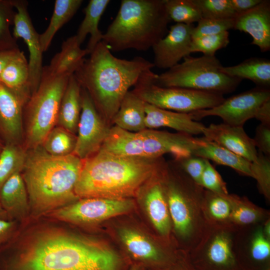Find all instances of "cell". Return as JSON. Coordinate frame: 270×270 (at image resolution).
<instances>
[{"label": "cell", "mask_w": 270, "mask_h": 270, "mask_svg": "<svg viewBox=\"0 0 270 270\" xmlns=\"http://www.w3.org/2000/svg\"><path fill=\"white\" fill-rule=\"evenodd\" d=\"M42 216L20 224L0 250V270H127V262L94 235Z\"/></svg>", "instance_id": "6da1fadb"}, {"label": "cell", "mask_w": 270, "mask_h": 270, "mask_svg": "<svg viewBox=\"0 0 270 270\" xmlns=\"http://www.w3.org/2000/svg\"><path fill=\"white\" fill-rule=\"evenodd\" d=\"M160 158L122 156L99 150L83 160L76 194L79 198H130L148 180L164 174L167 166Z\"/></svg>", "instance_id": "7a4b0ae2"}, {"label": "cell", "mask_w": 270, "mask_h": 270, "mask_svg": "<svg viewBox=\"0 0 270 270\" xmlns=\"http://www.w3.org/2000/svg\"><path fill=\"white\" fill-rule=\"evenodd\" d=\"M154 67L152 62L142 56L130 60L118 58L102 41L74 75L101 116L105 120H112L130 88L142 73Z\"/></svg>", "instance_id": "3957f363"}, {"label": "cell", "mask_w": 270, "mask_h": 270, "mask_svg": "<svg viewBox=\"0 0 270 270\" xmlns=\"http://www.w3.org/2000/svg\"><path fill=\"white\" fill-rule=\"evenodd\" d=\"M82 164L73 154L53 156L41 146L26 150L21 174L28 195L30 218L44 216L79 199L75 186Z\"/></svg>", "instance_id": "277c9868"}, {"label": "cell", "mask_w": 270, "mask_h": 270, "mask_svg": "<svg viewBox=\"0 0 270 270\" xmlns=\"http://www.w3.org/2000/svg\"><path fill=\"white\" fill-rule=\"evenodd\" d=\"M165 0H122L102 42L110 51H146L168 33Z\"/></svg>", "instance_id": "5b68a950"}, {"label": "cell", "mask_w": 270, "mask_h": 270, "mask_svg": "<svg viewBox=\"0 0 270 270\" xmlns=\"http://www.w3.org/2000/svg\"><path fill=\"white\" fill-rule=\"evenodd\" d=\"M178 166L176 174L167 168L162 182L179 249L189 252L200 241L210 224L204 210L205 189Z\"/></svg>", "instance_id": "8992f818"}, {"label": "cell", "mask_w": 270, "mask_h": 270, "mask_svg": "<svg viewBox=\"0 0 270 270\" xmlns=\"http://www.w3.org/2000/svg\"><path fill=\"white\" fill-rule=\"evenodd\" d=\"M196 138L182 133L146 129L130 132L116 126L110 129L100 150L109 154L146 158H157L170 153L175 159L191 154Z\"/></svg>", "instance_id": "52a82bcc"}, {"label": "cell", "mask_w": 270, "mask_h": 270, "mask_svg": "<svg viewBox=\"0 0 270 270\" xmlns=\"http://www.w3.org/2000/svg\"><path fill=\"white\" fill-rule=\"evenodd\" d=\"M70 76L52 75L43 66L39 86L23 108V146L26 150L41 146L56 126L61 100Z\"/></svg>", "instance_id": "ba28073f"}, {"label": "cell", "mask_w": 270, "mask_h": 270, "mask_svg": "<svg viewBox=\"0 0 270 270\" xmlns=\"http://www.w3.org/2000/svg\"><path fill=\"white\" fill-rule=\"evenodd\" d=\"M222 66L215 56H188L182 62L164 72L156 74L154 82L164 87L186 88L223 95L234 91L242 80L222 72Z\"/></svg>", "instance_id": "9c48e42d"}, {"label": "cell", "mask_w": 270, "mask_h": 270, "mask_svg": "<svg viewBox=\"0 0 270 270\" xmlns=\"http://www.w3.org/2000/svg\"><path fill=\"white\" fill-rule=\"evenodd\" d=\"M156 74L152 70L144 72L132 92L145 102L159 108L189 114L215 107L225 99L223 95L214 92L159 86L154 82Z\"/></svg>", "instance_id": "30bf717a"}, {"label": "cell", "mask_w": 270, "mask_h": 270, "mask_svg": "<svg viewBox=\"0 0 270 270\" xmlns=\"http://www.w3.org/2000/svg\"><path fill=\"white\" fill-rule=\"evenodd\" d=\"M238 227L232 224H210L206 234L189 252L196 270H242L234 248Z\"/></svg>", "instance_id": "8fae6325"}, {"label": "cell", "mask_w": 270, "mask_h": 270, "mask_svg": "<svg viewBox=\"0 0 270 270\" xmlns=\"http://www.w3.org/2000/svg\"><path fill=\"white\" fill-rule=\"evenodd\" d=\"M134 206L130 198H79L44 216L85 228L110 218L130 212Z\"/></svg>", "instance_id": "7c38bea8"}, {"label": "cell", "mask_w": 270, "mask_h": 270, "mask_svg": "<svg viewBox=\"0 0 270 270\" xmlns=\"http://www.w3.org/2000/svg\"><path fill=\"white\" fill-rule=\"evenodd\" d=\"M270 100L269 88L256 86L252 89L232 96L212 108L189 113L194 120L208 116L220 118L223 123L243 127L246 122L254 118L259 106Z\"/></svg>", "instance_id": "4fadbf2b"}, {"label": "cell", "mask_w": 270, "mask_h": 270, "mask_svg": "<svg viewBox=\"0 0 270 270\" xmlns=\"http://www.w3.org/2000/svg\"><path fill=\"white\" fill-rule=\"evenodd\" d=\"M110 129L87 91L82 88L81 112L73 154L82 160L94 154L101 148Z\"/></svg>", "instance_id": "5bb4252c"}, {"label": "cell", "mask_w": 270, "mask_h": 270, "mask_svg": "<svg viewBox=\"0 0 270 270\" xmlns=\"http://www.w3.org/2000/svg\"><path fill=\"white\" fill-rule=\"evenodd\" d=\"M264 222L238 228L234 248L242 270H270V240L264 234Z\"/></svg>", "instance_id": "9a60e30c"}, {"label": "cell", "mask_w": 270, "mask_h": 270, "mask_svg": "<svg viewBox=\"0 0 270 270\" xmlns=\"http://www.w3.org/2000/svg\"><path fill=\"white\" fill-rule=\"evenodd\" d=\"M119 236L134 264L148 270H159L169 265L174 260L179 250L166 248L130 228H122Z\"/></svg>", "instance_id": "2e32d148"}, {"label": "cell", "mask_w": 270, "mask_h": 270, "mask_svg": "<svg viewBox=\"0 0 270 270\" xmlns=\"http://www.w3.org/2000/svg\"><path fill=\"white\" fill-rule=\"evenodd\" d=\"M16 10L14 20L13 36L22 38L29 51L28 68L32 94L38 88L42 70V53L38 34L28 12V2L25 0H12Z\"/></svg>", "instance_id": "e0dca14e"}, {"label": "cell", "mask_w": 270, "mask_h": 270, "mask_svg": "<svg viewBox=\"0 0 270 270\" xmlns=\"http://www.w3.org/2000/svg\"><path fill=\"white\" fill-rule=\"evenodd\" d=\"M194 24L176 23L152 48L154 67L169 69L190 56Z\"/></svg>", "instance_id": "ac0fdd59"}, {"label": "cell", "mask_w": 270, "mask_h": 270, "mask_svg": "<svg viewBox=\"0 0 270 270\" xmlns=\"http://www.w3.org/2000/svg\"><path fill=\"white\" fill-rule=\"evenodd\" d=\"M24 106L13 92L0 82V140L4 144L23 146Z\"/></svg>", "instance_id": "d6986e66"}, {"label": "cell", "mask_w": 270, "mask_h": 270, "mask_svg": "<svg viewBox=\"0 0 270 270\" xmlns=\"http://www.w3.org/2000/svg\"><path fill=\"white\" fill-rule=\"evenodd\" d=\"M206 139L224 147L250 162L255 160L258 152L252 138L246 132L243 127L224 123L211 124L205 126L202 134Z\"/></svg>", "instance_id": "ffe728a7"}, {"label": "cell", "mask_w": 270, "mask_h": 270, "mask_svg": "<svg viewBox=\"0 0 270 270\" xmlns=\"http://www.w3.org/2000/svg\"><path fill=\"white\" fill-rule=\"evenodd\" d=\"M233 29L249 34L252 44L262 52L270 50V1L262 0L255 7L234 18Z\"/></svg>", "instance_id": "44dd1931"}, {"label": "cell", "mask_w": 270, "mask_h": 270, "mask_svg": "<svg viewBox=\"0 0 270 270\" xmlns=\"http://www.w3.org/2000/svg\"><path fill=\"white\" fill-rule=\"evenodd\" d=\"M0 204L10 220L22 224L30 219L28 195L21 172L14 174L2 186Z\"/></svg>", "instance_id": "7402d4cb"}, {"label": "cell", "mask_w": 270, "mask_h": 270, "mask_svg": "<svg viewBox=\"0 0 270 270\" xmlns=\"http://www.w3.org/2000/svg\"><path fill=\"white\" fill-rule=\"evenodd\" d=\"M164 174L152 180L144 203L148 216L160 236L171 240L172 224L162 182Z\"/></svg>", "instance_id": "603a6c76"}, {"label": "cell", "mask_w": 270, "mask_h": 270, "mask_svg": "<svg viewBox=\"0 0 270 270\" xmlns=\"http://www.w3.org/2000/svg\"><path fill=\"white\" fill-rule=\"evenodd\" d=\"M146 128L167 127L191 136L202 134L205 126L193 120L189 114L159 108L145 103Z\"/></svg>", "instance_id": "cb8c5ba5"}, {"label": "cell", "mask_w": 270, "mask_h": 270, "mask_svg": "<svg viewBox=\"0 0 270 270\" xmlns=\"http://www.w3.org/2000/svg\"><path fill=\"white\" fill-rule=\"evenodd\" d=\"M191 154L230 167L240 174L252 178L251 162L204 136L197 138Z\"/></svg>", "instance_id": "d4e9b609"}, {"label": "cell", "mask_w": 270, "mask_h": 270, "mask_svg": "<svg viewBox=\"0 0 270 270\" xmlns=\"http://www.w3.org/2000/svg\"><path fill=\"white\" fill-rule=\"evenodd\" d=\"M0 82L13 92L26 104L32 92L28 63L23 52L20 50L8 62L2 72Z\"/></svg>", "instance_id": "484cf974"}, {"label": "cell", "mask_w": 270, "mask_h": 270, "mask_svg": "<svg viewBox=\"0 0 270 270\" xmlns=\"http://www.w3.org/2000/svg\"><path fill=\"white\" fill-rule=\"evenodd\" d=\"M81 90L74 74L71 75L61 100L56 124L75 135L81 112Z\"/></svg>", "instance_id": "4316f807"}, {"label": "cell", "mask_w": 270, "mask_h": 270, "mask_svg": "<svg viewBox=\"0 0 270 270\" xmlns=\"http://www.w3.org/2000/svg\"><path fill=\"white\" fill-rule=\"evenodd\" d=\"M145 102L132 91H128L112 120L115 126L130 132L146 129Z\"/></svg>", "instance_id": "83f0119b"}, {"label": "cell", "mask_w": 270, "mask_h": 270, "mask_svg": "<svg viewBox=\"0 0 270 270\" xmlns=\"http://www.w3.org/2000/svg\"><path fill=\"white\" fill-rule=\"evenodd\" d=\"M87 54H89L86 48H81L74 35L63 42L60 52L54 56L48 66H44L52 75L71 76L82 64Z\"/></svg>", "instance_id": "f1b7e54d"}, {"label": "cell", "mask_w": 270, "mask_h": 270, "mask_svg": "<svg viewBox=\"0 0 270 270\" xmlns=\"http://www.w3.org/2000/svg\"><path fill=\"white\" fill-rule=\"evenodd\" d=\"M110 2V0H90L84 10V17L75 36L78 44L81 45L87 35H90L86 48L89 54L102 41L103 34L98 28V24Z\"/></svg>", "instance_id": "f546056e"}, {"label": "cell", "mask_w": 270, "mask_h": 270, "mask_svg": "<svg viewBox=\"0 0 270 270\" xmlns=\"http://www.w3.org/2000/svg\"><path fill=\"white\" fill-rule=\"evenodd\" d=\"M221 70L232 78L249 80L258 87L268 88L270 86V60L268 58H251L234 66H222Z\"/></svg>", "instance_id": "4dcf8cb0"}, {"label": "cell", "mask_w": 270, "mask_h": 270, "mask_svg": "<svg viewBox=\"0 0 270 270\" xmlns=\"http://www.w3.org/2000/svg\"><path fill=\"white\" fill-rule=\"evenodd\" d=\"M231 206L230 223L242 227L264 222L270 218L269 210L252 203L246 196L227 194Z\"/></svg>", "instance_id": "1f68e13d"}, {"label": "cell", "mask_w": 270, "mask_h": 270, "mask_svg": "<svg viewBox=\"0 0 270 270\" xmlns=\"http://www.w3.org/2000/svg\"><path fill=\"white\" fill-rule=\"evenodd\" d=\"M83 0H56L49 24L46 30L40 34L42 50L46 52L56 32L76 14Z\"/></svg>", "instance_id": "d6a6232c"}, {"label": "cell", "mask_w": 270, "mask_h": 270, "mask_svg": "<svg viewBox=\"0 0 270 270\" xmlns=\"http://www.w3.org/2000/svg\"><path fill=\"white\" fill-rule=\"evenodd\" d=\"M76 140V135L56 126L47 134L41 146L52 156H64L73 154Z\"/></svg>", "instance_id": "836d02e7"}, {"label": "cell", "mask_w": 270, "mask_h": 270, "mask_svg": "<svg viewBox=\"0 0 270 270\" xmlns=\"http://www.w3.org/2000/svg\"><path fill=\"white\" fill-rule=\"evenodd\" d=\"M26 150L22 145L6 144L0 154V190L14 174L24 168Z\"/></svg>", "instance_id": "e575fe53"}, {"label": "cell", "mask_w": 270, "mask_h": 270, "mask_svg": "<svg viewBox=\"0 0 270 270\" xmlns=\"http://www.w3.org/2000/svg\"><path fill=\"white\" fill-rule=\"evenodd\" d=\"M227 194H220L205 189L204 210L209 224H230L231 206Z\"/></svg>", "instance_id": "d590c367"}, {"label": "cell", "mask_w": 270, "mask_h": 270, "mask_svg": "<svg viewBox=\"0 0 270 270\" xmlns=\"http://www.w3.org/2000/svg\"><path fill=\"white\" fill-rule=\"evenodd\" d=\"M165 5L171 21L176 23L192 24L202 18L193 0H165Z\"/></svg>", "instance_id": "8d00e7d4"}, {"label": "cell", "mask_w": 270, "mask_h": 270, "mask_svg": "<svg viewBox=\"0 0 270 270\" xmlns=\"http://www.w3.org/2000/svg\"><path fill=\"white\" fill-rule=\"evenodd\" d=\"M14 10L12 0H0V51L19 48L10 30L16 14Z\"/></svg>", "instance_id": "74e56055"}, {"label": "cell", "mask_w": 270, "mask_h": 270, "mask_svg": "<svg viewBox=\"0 0 270 270\" xmlns=\"http://www.w3.org/2000/svg\"><path fill=\"white\" fill-rule=\"evenodd\" d=\"M252 178L257 182L260 192L266 200H270V157L258 152L255 160L250 163Z\"/></svg>", "instance_id": "f35d334b"}, {"label": "cell", "mask_w": 270, "mask_h": 270, "mask_svg": "<svg viewBox=\"0 0 270 270\" xmlns=\"http://www.w3.org/2000/svg\"><path fill=\"white\" fill-rule=\"evenodd\" d=\"M200 11L202 18H234L237 16L230 0H193Z\"/></svg>", "instance_id": "ab89813d"}, {"label": "cell", "mask_w": 270, "mask_h": 270, "mask_svg": "<svg viewBox=\"0 0 270 270\" xmlns=\"http://www.w3.org/2000/svg\"><path fill=\"white\" fill-rule=\"evenodd\" d=\"M230 42L229 32L205 36L192 38L190 52H201L204 55L214 56L218 50L226 47Z\"/></svg>", "instance_id": "60d3db41"}, {"label": "cell", "mask_w": 270, "mask_h": 270, "mask_svg": "<svg viewBox=\"0 0 270 270\" xmlns=\"http://www.w3.org/2000/svg\"><path fill=\"white\" fill-rule=\"evenodd\" d=\"M234 18L211 19L202 18L194 26L192 38L208 35L216 34L233 29Z\"/></svg>", "instance_id": "b9f144b4"}, {"label": "cell", "mask_w": 270, "mask_h": 270, "mask_svg": "<svg viewBox=\"0 0 270 270\" xmlns=\"http://www.w3.org/2000/svg\"><path fill=\"white\" fill-rule=\"evenodd\" d=\"M200 184L204 189L218 194H228L226 182L208 160L206 161Z\"/></svg>", "instance_id": "7bdbcfd3"}, {"label": "cell", "mask_w": 270, "mask_h": 270, "mask_svg": "<svg viewBox=\"0 0 270 270\" xmlns=\"http://www.w3.org/2000/svg\"><path fill=\"white\" fill-rule=\"evenodd\" d=\"M180 168L196 183L200 184L206 159L190 154L176 160Z\"/></svg>", "instance_id": "ee69618b"}, {"label": "cell", "mask_w": 270, "mask_h": 270, "mask_svg": "<svg viewBox=\"0 0 270 270\" xmlns=\"http://www.w3.org/2000/svg\"><path fill=\"white\" fill-rule=\"evenodd\" d=\"M256 147L258 152L264 155L270 156V126L260 124L256 128L254 138Z\"/></svg>", "instance_id": "f6af8a7d"}, {"label": "cell", "mask_w": 270, "mask_h": 270, "mask_svg": "<svg viewBox=\"0 0 270 270\" xmlns=\"http://www.w3.org/2000/svg\"><path fill=\"white\" fill-rule=\"evenodd\" d=\"M20 224L16 220L0 218V250L14 237Z\"/></svg>", "instance_id": "bcb514c9"}, {"label": "cell", "mask_w": 270, "mask_h": 270, "mask_svg": "<svg viewBox=\"0 0 270 270\" xmlns=\"http://www.w3.org/2000/svg\"><path fill=\"white\" fill-rule=\"evenodd\" d=\"M156 270H196L190 260L188 252L179 249L174 260L168 266Z\"/></svg>", "instance_id": "7dc6e473"}, {"label": "cell", "mask_w": 270, "mask_h": 270, "mask_svg": "<svg viewBox=\"0 0 270 270\" xmlns=\"http://www.w3.org/2000/svg\"><path fill=\"white\" fill-rule=\"evenodd\" d=\"M262 0H230L237 15L245 12L258 4Z\"/></svg>", "instance_id": "c3c4849f"}, {"label": "cell", "mask_w": 270, "mask_h": 270, "mask_svg": "<svg viewBox=\"0 0 270 270\" xmlns=\"http://www.w3.org/2000/svg\"><path fill=\"white\" fill-rule=\"evenodd\" d=\"M254 118L260 124L270 126V100L262 103L256 112Z\"/></svg>", "instance_id": "681fc988"}, {"label": "cell", "mask_w": 270, "mask_h": 270, "mask_svg": "<svg viewBox=\"0 0 270 270\" xmlns=\"http://www.w3.org/2000/svg\"><path fill=\"white\" fill-rule=\"evenodd\" d=\"M20 50V48L0 51V79L2 71L10 60Z\"/></svg>", "instance_id": "f907efd6"}, {"label": "cell", "mask_w": 270, "mask_h": 270, "mask_svg": "<svg viewBox=\"0 0 270 270\" xmlns=\"http://www.w3.org/2000/svg\"><path fill=\"white\" fill-rule=\"evenodd\" d=\"M262 230L264 236L270 240V218L264 222Z\"/></svg>", "instance_id": "816d5d0a"}, {"label": "cell", "mask_w": 270, "mask_h": 270, "mask_svg": "<svg viewBox=\"0 0 270 270\" xmlns=\"http://www.w3.org/2000/svg\"><path fill=\"white\" fill-rule=\"evenodd\" d=\"M0 219H4V220H10L8 218L7 214L4 212V210L2 209V208L0 204Z\"/></svg>", "instance_id": "f5cc1de1"}, {"label": "cell", "mask_w": 270, "mask_h": 270, "mask_svg": "<svg viewBox=\"0 0 270 270\" xmlns=\"http://www.w3.org/2000/svg\"><path fill=\"white\" fill-rule=\"evenodd\" d=\"M144 269L141 266L137 264H133L131 266L129 270H144Z\"/></svg>", "instance_id": "db71d44e"}, {"label": "cell", "mask_w": 270, "mask_h": 270, "mask_svg": "<svg viewBox=\"0 0 270 270\" xmlns=\"http://www.w3.org/2000/svg\"><path fill=\"white\" fill-rule=\"evenodd\" d=\"M4 146H5L2 140H0V154H1L3 150Z\"/></svg>", "instance_id": "11a10c76"}]
</instances>
